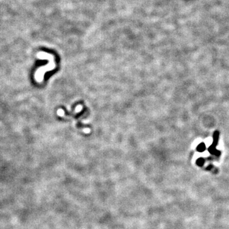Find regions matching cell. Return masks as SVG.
Masks as SVG:
<instances>
[{
  "label": "cell",
  "mask_w": 229,
  "mask_h": 229,
  "mask_svg": "<svg viewBox=\"0 0 229 229\" xmlns=\"http://www.w3.org/2000/svg\"><path fill=\"white\" fill-rule=\"evenodd\" d=\"M208 151H209L210 153L212 155H216V156H219V155H220V151L216 149V147L213 146V144H211V146L209 147Z\"/></svg>",
  "instance_id": "cell-1"
},
{
  "label": "cell",
  "mask_w": 229,
  "mask_h": 229,
  "mask_svg": "<svg viewBox=\"0 0 229 229\" xmlns=\"http://www.w3.org/2000/svg\"><path fill=\"white\" fill-rule=\"evenodd\" d=\"M219 133L218 131H215L213 134V145L215 147H216L218 143L219 140Z\"/></svg>",
  "instance_id": "cell-2"
},
{
  "label": "cell",
  "mask_w": 229,
  "mask_h": 229,
  "mask_svg": "<svg viewBox=\"0 0 229 229\" xmlns=\"http://www.w3.org/2000/svg\"><path fill=\"white\" fill-rule=\"evenodd\" d=\"M206 144L204 143H201L197 147V150L199 152H203L204 151L206 150Z\"/></svg>",
  "instance_id": "cell-3"
},
{
  "label": "cell",
  "mask_w": 229,
  "mask_h": 229,
  "mask_svg": "<svg viewBox=\"0 0 229 229\" xmlns=\"http://www.w3.org/2000/svg\"><path fill=\"white\" fill-rule=\"evenodd\" d=\"M204 162H205V160H204V159L202 157H200V158H199V159H198L196 161L197 165L200 166V167H202L204 165Z\"/></svg>",
  "instance_id": "cell-4"
}]
</instances>
